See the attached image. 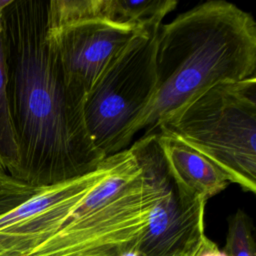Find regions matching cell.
I'll return each instance as SVG.
<instances>
[{"instance_id": "obj_1", "label": "cell", "mask_w": 256, "mask_h": 256, "mask_svg": "<svg viewBox=\"0 0 256 256\" xmlns=\"http://www.w3.org/2000/svg\"><path fill=\"white\" fill-rule=\"evenodd\" d=\"M48 5L9 0L1 14L17 178L36 187L90 173L106 158L88 134L84 99L68 85L48 40Z\"/></svg>"}, {"instance_id": "obj_2", "label": "cell", "mask_w": 256, "mask_h": 256, "mask_svg": "<svg viewBox=\"0 0 256 256\" xmlns=\"http://www.w3.org/2000/svg\"><path fill=\"white\" fill-rule=\"evenodd\" d=\"M157 87L132 130L144 135L211 87L256 77V23L233 3L211 0L162 24L157 36Z\"/></svg>"}, {"instance_id": "obj_3", "label": "cell", "mask_w": 256, "mask_h": 256, "mask_svg": "<svg viewBox=\"0 0 256 256\" xmlns=\"http://www.w3.org/2000/svg\"><path fill=\"white\" fill-rule=\"evenodd\" d=\"M156 132L182 141L230 182L256 192V77L211 87Z\"/></svg>"}, {"instance_id": "obj_4", "label": "cell", "mask_w": 256, "mask_h": 256, "mask_svg": "<svg viewBox=\"0 0 256 256\" xmlns=\"http://www.w3.org/2000/svg\"><path fill=\"white\" fill-rule=\"evenodd\" d=\"M159 28L138 33L106 65L84 98L88 134L106 157L126 149L154 98Z\"/></svg>"}, {"instance_id": "obj_5", "label": "cell", "mask_w": 256, "mask_h": 256, "mask_svg": "<svg viewBox=\"0 0 256 256\" xmlns=\"http://www.w3.org/2000/svg\"><path fill=\"white\" fill-rule=\"evenodd\" d=\"M130 149L156 193L146 231L139 243V256H192L205 237L207 202L178 186L155 133L143 135Z\"/></svg>"}, {"instance_id": "obj_6", "label": "cell", "mask_w": 256, "mask_h": 256, "mask_svg": "<svg viewBox=\"0 0 256 256\" xmlns=\"http://www.w3.org/2000/svg\"><path fill=\"white\" fill-rule=\"evenodd\" d=\"M123 150L92 172L52 186L0 215V256H33L67 222L82 199L118 165Z\"/></svg>"}, {"instance_id": "obj_7", "label": "cell", "mask_w": 256, "mask_h": 256, "mask_svg": "<svg viewBox=\"0 0 256 256\" xmlns=\"http://www.w3.org/2000/svg\"><path fill=\"white\" fill-rule=\"evenodd\" d=\"M142 31L146 30L88 19L59 27L48 25L47 36L68 85L84 99L111 59Z\"/></svg>"}, {"instance_id": "obj_8", "label": "cell", "mask_w": 256, "mask_h": 256, "mask_svg": "<svg viewBox=\"0 0 256 256\" xmlns=\"http://www.w3.org/2000/svg\"><path fill=\"white\" fill-rule=\"evenodd\" d=\"M177 4L175 0H53L49 1L48 19L51 27L100 19L149 30L161 26Z\"/></svg>"}, {"instance_id": "obj_9", "label": "cell", "mask_w": 256, "mask_h": 256, "mask_svg": "<svg viewBox=\"0 0 256 256\" xmlns=\"http://www.w3.org/2000/svg\"><path fill=\"white\" fill-rule=\"evenodd\" d=\"M154 133L172 177L189 195L207 202L228 186L226 174L207 157L176 138Z\"/></svg>"}, {"instance_id": "obj_10", "label": "cell", "mask_w": 256, "mask_h": 256, "mask_svg": "<svg viewBox=\"0 0 256 256\" xmlns=\"http://www.w3.org/2000/svg\"><path fill=\"white\" fill-rule=\"evenodd\" d=\"M8 3L9 0H0V167L17 178L19 153L8 107L7 68L1 23L2 10Z\"/></svg>"}, {"instance_id": "obj_11", "label": "cell", "mask_w": 256, "mask_h": 256, "mask_svg": "<svg viewBox=\"0 0 256 256\" xmlns=\"http://www.w3.org/2000/svg\"><path fill=\"white\" fill-rule=\"evenodd\" d=\"M223 251L228 256H256L252 221L241 209H238L228 219Z\"/></svg>"}, {"instance_id": "obj_12", "label": "cell", "mask_w": 256, "mask_h": 256, "mask_svg": "<svg viewBox=\"0 0 256 256\" xmlns=\"http://www.w3.org/2000/svg\"><path fill=\"white\" fill-rule=\"evenodd\" d=\"M43 188L23 182L0 167V215L27 201Z\"/></svg>"}, {"instance_id": "obj_13", "label": "cell", "mask_w": 256, "mask_h": 256, "mask_svg": "<svg viewBox=\"0 0 256 256\" xmlns=\"http://www.w3.org/2000/svg\"><path fill=\"white\" fill-rule=\"evenodd\" d=\"M192 256H228V255L223 250H220L217 244L205 235L200 246Z\"/></svg>"}]
</instances>
